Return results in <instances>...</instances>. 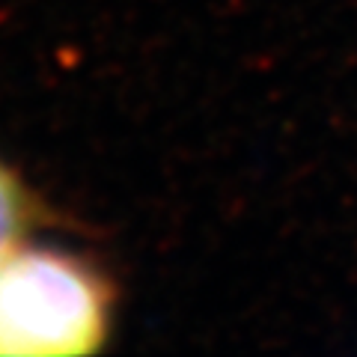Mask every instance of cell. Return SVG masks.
<instances>
[{"label":"cell","mask_w":357,"mask_h":357,"mask_svg":"<svg viewBox=\"0 0 357 357\" xmlns=\"http://www.w3.org/2000/svg\"><path fill=\"white\" fill-rule=\"evenodd\" d=\"M110 307L102 274L72 253L15 244L0 256V357L93 354Z\"/></svg>","instance_id":"6da1fadb"},{"label":"cell","mask_w":357,"mask_h":357,"mask_svg":"<svg viewBox=\"0 0 357 357\" xmlns=\"http://www.w3.org/2000/svg\"><path fill=\"white\" fill-rule=\"evenodd\" d=\"M33 218L30 197L18 176L0 161V256L15 248Z\"/></svg>","instance_id":"7a4b0ae2"}]
</instances>
